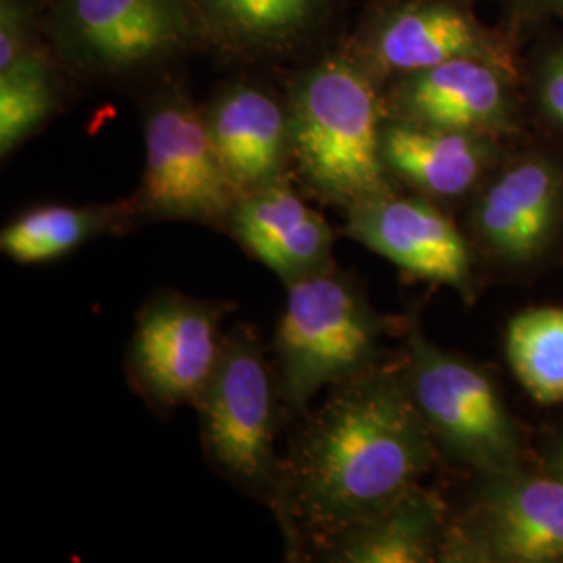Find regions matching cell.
<instances>
[{
  "label": "cell",
  "mask_w": 563,
  "mask_h": 563,
  "mask_svg": "<svg viewBox=\"0 0 563 563\" xmlns=\"http://www.w3.org/2000/svg\"><path fill=\"white\" fill-rule=\"evenodd\" d=\"M202 115L241 197L284 180L290 159V120L272 95L236 84L220 92Z\"/></svg>",
  "instance_id": "16"
},
{
  "label": "cell",
  "mask_w": 563,
  "mask_h": 563,
  "mask_svg": "<svg viewBox=\"0 0 563 563\" xmlns=\"http://www.w3.org/2000/svg\"><path fill=\"white\" fill-rule=\"evenodd\" d=\"M505 357L534 401L547 407L563 402V309L534 307L511 318Z\"/></svg>",
  "instance_id": "19"
},
{
  "label": "cell",
  "mask_w": 563,
  "mask_h": 563,
  "mask_svg": "<svg viewBox=\"0 0 563 563\" xmlns=\"http://www.w3.org/2000/svg\"><path fill=\"white\" fill-rule=\"evenodd\" d=\"M449 511L443 499L422 484L378 514L339 534L320 553L332 563L439 562Z\"/></svg>",
  "instance_id": "17"
},
{
  "label": "cell",
  "mask_w": 563,
  "mask_h": 563,
  "mask_svg": "<svg viewBox=\"0 0 563 563\" xmlns=\"http://www.w3.org/2000/svg\"><path fill=\"white\" fill-rule=\"evenodd\" d=\"M236 302L207 301L157 290L142 305L125 353L130 386L157 413L169 416L201 397L222 357L223 320Z\"/></svg>",
  "instance_id": "9"
},
{
  "label": "cell",
  "mask_w": 563,
  "mask_h": 563,
  "mask_svg": "<svg viewBox=\"0 0 563 563\" xmlns=\"http://www.w3.org/2000/svg\"><path fill=\"white\" fill-rule=\"evenodd\" d=\"M286 288L334 267V230L286 180L239 197L225 228Z\"/></svg>",
  "instance_id": "15"
},
{
  "label": "cell",
  "mask_w": 563,
  "mask_h": 563,
  "mask_svg": "<svg viewBox=\"0 0 563 563\" xmlns=\"http://www.w3.org/2000/svg\"><path fill=\"white\" fill-rule=\"evenodd\" d=\"M195 409L207 462L242 493L272 505L282 463L276 439L286 413L276 367L255 325L236 323L225 332L222 357Z\"/></svg>",
  "instance_id": "4"
},
{
  "label": "cell",
  "mask_w": 563,
  "mask_h": 563,
  "mask_svg": "<svg viewBox=\"0 0 563 563\" xmlns=\"http://www.w3.org/2000/svg\"><path fill=\"white\" fill-rule=\"evenodd\" d=\"M190 18V0H60L57 38L81 69L113 74L178 48Z\"/></svg>",
  "instance_id": "13"
},
{
  "label": "cell",
  "mask_w": 563,
  "mask_h": 563,
  "mask_svg": "<svg viewBox=\"0 0 563 563\" xmlns=\"http://www.w3.org/2000/svg\"><path fill=\"white\" fill-rule=\"evenodd\" d=\"M146 165L132 202L141 222L225 228L239 201L202 111L178 92L159 97L144 121Z\"/></svg>",
  "instance_id": "8"
},
{
  "label": "cell",
  "mask_w": 563,
  "mask_h": 563,
  "mask_svg": "<svg viewBox=\"0 0 563 563\" xmlns=\"http://www.w3.org/2000/svg\"><path fill=\"white\" fill-rule=\"evenodd\" d=\"M282 455L272 511L292 562L318 560L344 530L422 483L439 460L401 357L328 388Z\"/></svg>",
  "instance_id": "1"
},
{
  "label": "cell",
  "mask_w": 563,
  "mask_h": 563,
  "mask_svg": "<svg viewBox=\"0 0 563 563\" xmlns=\"http://www.w3.org/2000/svg\"><path fill=\"white\" fill-rule=\"evenodd\" d=\"M344 234L395 263L405 276L453 288L467 305L478 297L476 255L443 205L397 188L357 202Z\"/></svg>",
  "instance_id": "10"
},
{
  "label": "cell",
  "mask_w": 563,
  "mask_h": 563,
  "mask_svg": "<svg viewBox=\"0 0 563 563\" xmlns=\"http://www.w3.org/2000/svg\"><path fill=\"white\" fill-rule=\"evenodd\" d=\"M402 339L407 388L439 453L476 474L522 467L520 426L490 374L428 341L416 320Z\"/></svg>",
  "instance_id": "5"
},
{
  "label": "cell",
  "mask_w": 563,
  "mask_h": 563,
  "mask_svg": "<svg viewBox=\"0 0 563 563\" xmlns=\"http://www.w3.org/2000/svg\"><path fill=\"white\" fill-rule=\"evenodd\" d=\"M563 21V0H504L505 34L522 51L532 34Z\"/></svg>",
  "instance_id": "23"
},
{
  "label": "cell",
  "mask_w": 563,
  "mask_h": 563,
  "mask_svg": "<svg viewBox=\"0 0 563 563\" xmlns=\"http://www.w3.org/2000/svg\"><path fill=\"white\" fill-rule=\"evenodd\" d=\"M388 120L520 141L526 128L523 76L493 60L457 59L390 81Z\"/></svg>",
  "instance_id": "11"
},
{
  "label": "cell",
  "mask_w": 563,
  "mask_h": 563,
  "mask_svg": "<svg viewBox=\"0 0 563 563\" xmlns=\"http://www.w3.org/2000/svg\"><path fill=\"white\" fill-rule=\"evenodd\" d=\"M523 95L534 120L563 146V32L541 38L530 57H522Z\"/></svg>",
  "instance_id": "22"
},
{
  "label": "cell",
  "mask_w": 563,
  "mask_h": 563,
  "mask_svg": "<svg viewBox=\"0 0 563 563\" xmlns=\"http://www.w3.org/2000/svg\"><path fill=\"white\" fill-rule=\"evenodd\" d=\"M465 234L478 262L501 272H532L563 236V153L514 144L465 202Z\"/></svg>",
  "instance_id": "6"
},
{
  "label": "cell",
  "mask_w": 563,
  "mask_h": 563,
  "mask_svg": "<svg viewBox=\"0 0 563 563\" xmlns=\"http://www.w3.org/2000/svg\"><path fill=\"white\" fill-rule=\"evenodd\" d=\"M407 320L378 313L336 265L288 286L272 344L286 420L302 416L323 388L390 362L384 342L402 334Z\"/></svg>",
  "instance_id": "3"
},
{
  "label": "cell",
  "mask_w": 563,
  "mask_h": 563,
  "mask_svg": "<svg viewBox=\"0 0 563 563\" xmlns=\"http://www.w3.org/2000/svg\"><path fill=\"white\" fill-rule=\"evenodd\" d=\"M476 476L467 505L449 516L439 562L563 563V481L523 465Z\"/></svg>",
  "instance_id": "7"
},
{
  "label": "cell",
  "mask_w": 563,
  "mask_h": 563,
  "mask_svg": "<svg viewBox=\"0 0 563 563\" xmlns=\"http://www.w3.org/2000/svg\"><path fill=\"white\" fill-rule=\"evenodd\" d=\"M516 142L386 118L383 159L393 180L446 207L470 201Z\"/></svg>",
  "instance_id": "14"
},
{
  "label": "cell",
  "mask_w": 563,
  "mask_h": 563,
  "mask_svg": "<svg viewBox=\"0 0 563 563\" xmlns=\"http://www.w3.org/2000/svg\"><path fill=\"white\" fill-rule=\"evenodd\" d=\"M457 59L493 60L522 74V51L504 27L484 25L455 0H409L386 11L372 27L363 67L376 80H395Z\"/></svg>",
  "instance_id": "12"
},
{
  "label": "cell",
  "mask_w": 563,
  "mask_h": 563,
  "mask_svg": "<svg viewBox=\"0 0 563 563\" xmlns=\"http://www.w3.org/2000/svg\"><path fill=\"white\" fill-rule=\"evenodd\" d=\"M543 470L563 481V426L544 444Z\"/></svg>",
  "instance_id": "25"
},
{
  "label": "cell",
  "mask_w": 563,
  "mask_h": 563,
  "mask_svg": "<svg viewBox=\"0 0 563 563\" xmlns=\"http://www.w3.org/2000/svg\"><path fill=\"white\" fill-rule=\"evenodd\" d=\"M141 222L132 199L113 205H38L21 211L0 232L2 253L21 263L57 262L104 234H120Z\"/></svg>",
  "instance_id": "18"
},
{
  "label": "cell",
  "mask_w": 563,
  "mask_h": 563,
  "mask_svg": "<svg viewBox=\"0 0 563 563\" xmlns=\"http://www.w3.org/2000/svg\"><path fill=\"white\" fill-rule=\"evenodd\" d=\"M25 41V23L23 13L15 0H2L0 7V69L11 67L15 60L30 55Z\"/></svg>",
  "instance_id": "24"
},
{
  "label": "cell",
  "mask_w": 563,
  "mask_h": 563,
  "mask_svg": "<svg viewBox=\"0 0 563 563\" xmlns=\"http://www.w3.org/2000/svg\"><path fill=\"white\" fill-rule=\"evenodd\" d=\"M57 104L55 84L46 63L30 53L0 69V153L9 157L27 141Z\"/></svg>",
  "instance_id": "20"
},
{
  "label": "cell",
  "mask_w": 563,
  "mask_h": 563,
  "mask_svg": "<svg viewBox=\"0 0 563 563\" xmlns=\"http://www.w3.org/2000/svg\"><path fill=\"white\" fill-rule=\"evenodd\" d=\"M290 159L309 190L344 211L395 188L383 159L384 99L362 63L311 69L288 109Z\"/></svg>",
  "instance_id": "2"
},
{
  "label": "cell",
  "mask_w": 563,
  "mask_h": 563,
  "mask_svg": "<svg viewBox=\"0 0 563 563\" xmlns=\"http://www.w3.org/2000/svg\"><path fill=\"white\" fill-rule=\"evenodd\" d=\"M199 4L230 38L274 44L305 30L322 0H199Z\"/></svg>",
  "instance_id": "21"
}]
</instances>
